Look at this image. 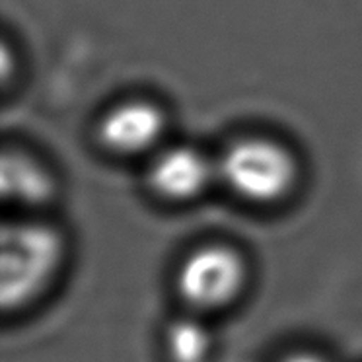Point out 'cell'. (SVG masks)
Returning <instances> with one entry per match:
<instances>
[{"instance_id":"cell-7","label":"cell","mask_w":362,"mask_h":362,"mask_svg":"<svg viewBox=\"0 0 362 362\" xmlns=\"http://www.w3.org/2000/svg\"><path fill=\"white\" fill-rule=\"evenodd\" d=\"M168 351L173 362H205L211 353V335L203 323L177 320L168 329Z\"/></svg>"},{"instance_id":"cell-6","label":"cell","mask_w":362,"mask_h":362,"mask_svg":"<svg viewBox=\"0 0 362 362\" xmlns=\"http://www.w3.org/2000/svg\"><path fill=\"white\" fill-rule=\"evenodd\" d=\"M0 189L20 205H43L55 193L51 173L22 152H6L0 164Z\"/></svg>"},{"instance_id":"cell-4","label":"cell","mask_w":362,"mask_h":362,"mask_svg":"<svg viewBox=\"0 0 362 362\" xmlns=\"http://www.w3.org/2000/svg\"><path fill=\"white\" fill-rule=\"evenodd\" d=\"M213 177L209 158L191 146H173L160 152L150 164V187L158 195L173 201H185L205 191Z\"/></svg>"},{"instance_id":"cell-2","label":"cell","mask_w":362,"mask_h":362,"mask_svg":"<svg viewBox=\"0 0 362 362\" xmlns=\"http://www.w3.org/2000/svg\"><path fill=\"white\" fill-rule=\"evenodd\" d=\"M221 175L240 197L271 203L291 191L296 165L291 152L275 141L250 136L232 142L222 154Z\"/></svg>"},{"instance_id":"cell-3","label":"cell","mask_w":362,"mask_h":362,"mask_svg":"<svg viewBox=\"0 0 362 362\" xmlns=\"http://www.w3.org/2000/svg\"><path fill=\"white\" fill-rule=\"evenodd\" d=\"M245 281L242 257L230 247L206 245L191 253L177 273V288L191 306L213 310L236 298Z\"/></svg>"},{"instance_id":"cell-8","label":"cell","mask_w":362,"mask_h":362,"mask_svg":"<svg viewBox=\"0 0 362 362\" xmlns=\"http://www.w3.org/2000/svg\"><path fill=\"white\" fill-rule=\"evenodd\" d=\"M283 362H325V361L320 358V356H315V354L296 353V354H291V356H286Z\"/></svg>"},{"instance_id":"cell-1","label":"cell","mask_w":362,"mask_h":362,"mask_svg":"<svg viewBox=\"0 0 362 362\" xmlns=\"http://www.w3.org/2000/svg\"><path fill=\"white\" fill-rule=\"evenodd\" d=\"M63 257L55 230L40 222H8L0 232V302L16 310L47 284Z\"/></svg>"},{"instance_id":"cell-5","label":"cell","mask_w":362,"mask_h":362,"mask_svg":"<svg viewBox=\"0 0 362 362\" xmlns=\"http://www.w3.org/2000/svg\"><path fill=\"white\" fill-rule=\"evenodd\" d=\"M164 131V115L154 103L125 102L105 113L100 125V136L105 146L115 152H141L150 148Z\"/></svg>"}]
</instances>
